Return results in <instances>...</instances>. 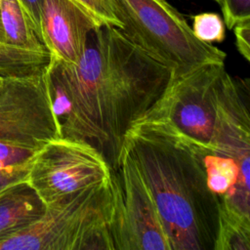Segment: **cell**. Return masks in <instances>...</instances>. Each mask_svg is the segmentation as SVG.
I'll list each match as a JSON object with an SVG mask.
<instances>
[{
  "label": "cell",
  "instance_id": "obj_20",
  "mask_svg": "<svg viewBox=\"0 0 250 250\" xmlns=\"http://www.w3.org/2000/svg\"><path fill=\"white\" fill-rule=\"evenodd\" d=\"M31 161L21 166L0 169V191L13 184L26 180Z\"/></svg>",
  "mask_w": 250,
  "mask_h": 250
},
{
  "label": "cell",
  "instance_id": "obj_13",
  "mask_svg": "<svg viewBox=\"0 0 250 250\" xmlns=\"http://www.w3.org/2000/svg\"><path fill=\"white\" fill-rule=\"evenodd\" d=\"M51 61L48 51H31L0 45V75L19 77L43 72Z\"/></svg>",
  "mask_w": 250,
  "mask_h": 250
},
{
  "label": "cell",
  "instance_id": "obj_1",
  "mask_svg": "<svg viewBox=\"0 0 250 250\" xmlns=\"http://www.w3.org/2000/svg\"><path fill=\"white\" fill-rule=\"evenodd\" d=\"M45 75L62 137L90 144L113 171L127 131L160 98L173 70L117 27L102 25L75 63L51 59Z\"/></svg>",
  "mask_w": 250,
  "mask_h": 250
},
{
  "label": "cell",
  "instance_id": "obj_9",
  "mask_svg": "<svg viewBox=\"0 0 250 250\" xmlns=\"http://www.w3.org/2000/svg\"><path fill=\"white\" fill-rule=\"evenodd\" d=\"M98 25L73 0H41L38 34L51 59L75 63Z\"/></svg>",
  "mask_w": 250,
  "mask_h": 250
},
{
  "label": "cell",
  "instance_id": "obj_3",
  "mask_svg": "<svg viewBox=\"0 0 250 250\" xmlns=\"http://www.w3.org/2000/svg\"><path fill=\"white\" fill-rule=\"evenodd\" d=\"M225 62H208L172 77L160 98L130 127L174 137L217 154L225 102L232 82Z\"/></svg>",
  "mask_w": 250,
  "mask_h": 250
},
{
  "label": "cell",
  "instance_id": "obj_8",
  "mask_svg": "<svg viewBox=\"0 0 250 250\" xmlns=\"http://www.w3.org/2000/svg\"><path fill=\"white\" fill-rule=\"evenodd\" d=\"M45 72L46 69L27 76L5 77L0 87L1 141L39 149L62 137Z\"/></svg>",
  "mask_w": 250,
  "mask_h": 250
},
{
  "label": "cell",
  "instance_id": "obj_14",
  "mask_svg": "<svg viewBox=\"0 0 250 250\" xmlns=\"http://www.w3.org/2000/svg\"><path fill=\"white\" fill-rule=\"evenodd\" d=\"M208 188L215 194H229L239 177V165L229 156L209 153L203 157Z\"/></svg>",
  "mask_w": 250,
  "mask_h": 250
},
{
  "label": "cell",
  "instance_id": "obj_10",
  "mask_svg": "<svg viewBox=\"0 0 250 250\" xmlns=\"http://www.w3.org/2000/svg\"><path fill=\"white\" fill-rule=\"evenodd\" d=\"M45 204L26 180L0 191V239L38 219Z\"/></svg>",
  "mask_w": 250,
  "mask_h": 250
},
{
  "label": "cell",
  "instance_id": "obj_2",
  "mask_svg": "<svg viewBox=\"0 0 250 250\" xmlns=\"http://www.w3.org/2000/svg\"><path fill=\"white\" fill-rule=\"evenodd\" d=\"M123 147L150 192L171 250H213L220 196L207 187L205 154L145 129H129Z\"/></svg>",
  "mask_w": 250,
  "mask_h": 250
},
{
  "label": "cell",
  "instance_id": "obj_4",
  "mask_svg": "<svg viewBox=\"0 0 250 250\" xmlns=\"http://www.w3.org/2000/svg\"><path fill=\"white\" fill-rule=\"evenodd\" d=\"M111 177L45 205L43 214L0 239V250H114Z\"/></svg>",
  "mask_w": 250,
  "mask_h": 250
},
{
  "label": "cell",
  "instance_id": "obj_5",
  "mask_svg": "<svg viewBox=\"0 0 250 250\" xmlns=\"http://www.w3.org/2000/svg\"><path fill=\"white\" fill-rule=\"evenodd\" d=\"M118 28L130 41L168 65L173 77L208 62H225L227 54L199 41L186 19L167 0H110Z\"/></svg>",
  "mask_w": 250,
  "mask_h": 250
},
{
  "label": "cell",
  "instance_id": "obj_18",
  "mask_svg": "<svg viewBox=\"0 0 250 250\" xmlns=\"http://www.w3.org/2000/svg\"><path fill=\"white\" fill-rule=\"evenodd\" d=\"M223 21L229 29L243 21L250 20V0H223Z\"/></svg>",
  "mask_w": 250,
  "mask_h": 250
},
{
  "label": "cell",
  "instance_id": "obj_22",
  "mask_svg": "<svg viewBox=\"0 0 250 250\" xmlns=\"http://www.w3.org/2000/svg\"><path fill=\"white\" fill-rule=\"evenodd\" d=\"M4 79H5V77H3L2 75H0V87L2 86V84H3V82H4Z\"/></svg>",
  "mask_w": 250,
  "mask_h": 250
},
{
  "label": "cell",
  "instance_id": "obj_17",
  "mask_svg": "<svg viewBox=\"0 0 250 250\" xmlns=\"http://www.w3.org/2000/svg\"><path fill=\"white\" fill-rule=\"evenodd\" d=\"M38 149L0 140V169L29 163Z\"/></svg>",
  "mask_w": 250,
  "mask_h": 250
},
{
  "label": "cell",
  "instance_id": "obj_11",
  "mask_svg": "<svg viewBox=\"0 0 250 250\" xmlns=\"http://www.w3.org/2000/svg\"><path fill=\"white\" fill-rule=\"evenodd\" d=\"M0 45L48 51L19 0H0Z\"/></svg>",
  "mask_w": 250,
  "mask_h": 250
},
{
  "label": "cell",
  "instance_id": "obj_16",
  "mask_svg": "<svg viewBox=\"0 0 250 250\" xmlns=\"http://www.w3.org/2000/svg\"><path fill=\"white\" fill-rule=\"evenodd\" d=\"M98 25H109L121 28L114 16L110 0H73Z\"/></svg>",
  "mask_w": 250,
  "mask_h": 250
},
{
  "label": "cell",
  "instance_id": "obj_19",
  "mask_svg": "<svg viewBox=\"0 0 250 250\" xmlns=\"http://www.w3.org/2000/svg\"><path fill=\"white\" fill-rule=\"evenodd\" d=\"M235 36V45L240 55L247 61H250V20L236 23L233 26Z\"/></svg>",
  "mask_w": 250,
  "mask_h": 250
},
{
  "label": "cell",
  "instance_id": "obj_15",
  "mask_svg": "<svg viewBox=\"0 0 250 250\" xmlns=\"http://www.w3.org/2000/svg\"><path fill=\"white\" fill-rule=\"evenodd\" d=\"M190 27L199 41L208 44L220 43L226 38L225 22L217 13L207 12L193 16Z\"/></svg>",
  "mask_w": 250,
  "mask_h": 250
},
{
  "label": "cell",
  "instance_id": "obj_12",
  "mask_svg": "<svg viewBox=\"0 0 250 250\" xmlns=\"http://www.w3.org/2000/svg\"><path fill=\"white\" fill-rule=\"evenodd\" d=\"M213 250H250V217L230 209L221 198Z\"/></svg>",
  "mask_w": 250,
  "mask_h": 250
},
{
  "label": "cell",
  "instance_id": "obj_7",
  "mask_svg": "<svg viewBox=\"0 0 250 250\" xmlns=\"http://www.w3.org/2000/svg\"><path fill=\"white\" fill-rule=\"evenodd\" d=\"M111 183L114 250H171L150 192L124 147L116 169L111 171Z\"/></svg>",
  "mask_w": 250,
  "mask_h": 250
},
{
  "label": "cell",
  "instance_id": "obj_6",
  "mask_svg": "<svg viewBox=\"0 0 250 250\" xmlns=\"http://www.w3.org/2000/svg\"><path fill=\"white\" fill-rule=\"evenodd\" d=\"M110 177L109 164L93 146L60 137L37 150L26 181L47 205Z\"/></svg>",
  "mask_w": 250,
  "mask_h": 250
},
{
  "label": "cell",
  "instance_id": "obj_21",
  "mask_svg": "<svg viewBox=\"0 0 250 250\" xmlns=\"http://www.w3.org/2000/svg\"><path fill=\"white\" fill-rule=\"evenodd\" d=\"M25 12L27 13L29 19L31 20L33 26L38 34V21H39V9L41 0H19ZM39 36V34H38ZM40 38V37H39ZM42 42V41H41Z\"/></svg>",
  "mask_w": 250,
  "mask_h": 250
},
{
  "label": "cell",
  "instance_id": "obj_23",
  "mask_svg": "<svg viewBox=\"0 0 250 250\" xmlns=\"http://www.w3.org/2000/svg\"><path fill=\"white\" fill-rule=\"evenodd\" d=\"M214 1H216V2H217V3H219L220 5L223 3V0H214Z\"/></svg>",
  "mask_w": 250,
  "mask_h": 250
}]
</instances>
